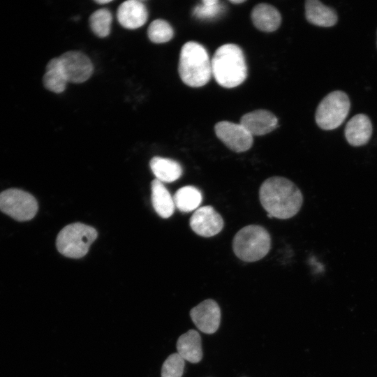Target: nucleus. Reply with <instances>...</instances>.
Segmentation results:
<instances>
[{"instance_id":"nucleus-10","label":"nucleus","mask_w":377,"mask_h":377,"mask_svg":"<svg viewBox=\"0 0 377 377\" xmlns=\"http://www.w3.org/2000/svg\"><path fill=\"white\" fill-rule=\"evenodd\" d=\"M189 223L194 232L205 237L217 235L224 226L222 216L209 205L200 207L195 210Z\"/></svg>"},{"instance_id":"nucleus-4","label":"nucleus","mask_w":377,"mask_h":377,"mask_svg":"<svg viewBox=\"0 0 377 377\" xmlns=\"http://www.w3.org/2000/svg\"><path fill=\"white\" fill-rule=\"evenodd\" d=\"M271 248V237L261 226L249 225L240 229L232 240L235 256L245 262H255L264 258Z\"/></svg>"},{"instance_id":"nucleus-13","label":"nucleus","mask_w":377,"mask_h":377,"mask_svg":"<svg viewBox=\"0 0 377 377\" xmlns=\"http://www.w3.org/2000/svg\"><path fill=\"white\" fill-rule=\"evenodd\" d=\"M148 13L145 5L140 1L128 0L120 4L117 17L124 28L135 29L147 22Z\"/></svg>"},{"instance_id":"nucleus-23","label":"nucleus","mask_w":377,"mask_h":377,"mask_svg":"<svg viewBox=\"0 0 377 377\" xmlns=\"http://www.w3.org/2000/svg\"><path fill=\"white\" fill-rule=\"evenodd\" d=\"M147 35L151 42L154 43H163L172 38L174 31L167 21L162 19H157L149 24Z\"/></svg>"},{"instance_id":"nucleus-20","label":"nucleus","mask_w":377,"mask_h":377,"mask_svg":"<svg viewBox=\"0 0 377 377\" xmlns=\"http://www.w3.org/2000/svg\"><path fill=\"white\" fill-rule=\"evenodd\" d=\"M43 82L44 87L52 92L59 94L65 90L68 80L58 57L51 59L47 64Z\"/></svg>"},{"instance_id":"nucleus-18","label":"nucleus","mask_w":377,"mask_h":377,"mask_svg":"<svg viewBox=\"0 0 377 377\" xmlns=\"http://www.w3.org/2000/svg\"><path fill=\"white\" fill-rule=\"evenodd\" d=\"M151 202L154 210L162 218H169L175 211L173 197L163 182L157 179L151 182Z\"/></svg>"},{"instance_id":"nucleus-9","label":"nucleus","mask_w":377,"mask_h":377,"mask_svg":"<svg viewBox=\"0 0 377 377\" xmlns=\"http://www.w3.org/2000/svg\"><path fill=\"white\" fill-rule=\"evenodd\" d=\"M68 82L82 83L87 80L94 70L89 58L79 51H68L58 57Z\"/></svg>"},{"instance_id":"nucleus-2","label":"nucleus","mask_w":377,"mask_h":377,"mask_svg":"<svg viewBox=\"0 0 377 377\" xmlns=\"http://www.w3.org/2000/svg\"><path fill=\"white\" fill-rule=\"evenodd\" d=\"M212 73L216 82L225 88L241 84L247 77V66L242 50L237 45L220 46L211 60Z\"/></svg>"},{"instance_id":"nucleus-24","label":"nucleus","mask_w":377,"mask_h":377,"mask_svg":"<svg viewBox=\"0 0 377 377\" xmlns=\"http://www.w3.org/2000/svg\"><path fill=\"white\" fill-rule=\"evenodd\" d=\"M185 367L184 360L177 353H172L164 361L161 377H182Z\"/></svg>"},{"instance_id":"nucleus-6","label":"nucleus","mask_w":377,"mask_h":377,"mask_svg":"<svg viewBox=\"0 0 377 377\" xmlns=\"http://www.w3.org/2000/svg\"><path fill=\"white\" fill-rule=\"evenodd\" d=\"M350 103L347 94L342 91L328 94L319 103L315 119L318 126L324 130L338 128L347 117Z\"/></svg>"},{"instance_id":"nucleus-16","label":"nucleus","mask_w":377,"mask_h":377,"mask_svg":"<svg viewBox=\"0 0 377 377\" xmlns=\"http://www.w3.org/2000/svg\"><path fill=\"white\" fill-rule=\"evenodd\" d=\"M251 17L253 25L265 32H272L281 24V16L278 10L267 3H259L252 10Z\"/></svg>"},{"instance_id":"nucleus-15","label":"nucleus","mask_w":377,"mask_h":377,"mask_svg":"<svg viewBox=\"0 0 377 377\" xmlns=\"http://www.w3.org/2000/svg\"><path fill=\"white\" fill-rule=\"evenodd\" d=\"M177 353L191 363H198L202 358V340L198 331L189 330L177 339Z\"/></svg>"},{"instance_id":"nucleus-25","label":"nucleus","mask_w":377,"mask_h":377,"mask_svg":"<svg viewBox=\"0 0 377 377\" xmlns=\"http://www.w3.org/2000/svg\"><path fill=\"white\" fill-rule=\"evenodd\" d=\"M202 5L196 6L193 15L199 18H209L216 16L221 10L217 0H204Z\"/></svg>"},{"instance_id":"nucleus-11","label":"nucleus","mask_w":377,"mask_h":377,"mask_svg":"<svg viewBox=\"0 0 377 377\" xmlns=\"http://www.w3.org/2000/svg\"><path fill=\"white\" fill-rule=\"evenodd\" d=\"M190 316L196 327L203 333L214 334L219 327L221 309L218 303L207 299L190 311Z\"/></svg>"},{"instance_id":"nucleus-17","label":"nucleus","mask_w":377,"mask_h":377,"mask_svg":"<svg viewBox=\"0 0 377 377\" xmlns=\"http://www.w3.org/2000/svg\"><path fill=\"white\" fill-rule=\"evenodd\" d=\"M305 15L309 22L320 27H330L337 22L336 11L318 0L305 2Z\"/></svg>"},{"instance_id":"nucleus-3","label":"nucleus","mask_w":377,"mask_h":377,"mask_svg":"<svg viewBox=\"0 0 377 377\" xmlns=\"http://www.w3.org/2000/svg\"><path fill=\"white\" fill-rule=\"evenodd\" d=\"M178 71L186 85L192 87L205 85L212 75L211 60L206 49L195 41L186 43L180 51Z\"/></svg>"},{"instance_id":"nucleus-27","label":"nucleus","mask_w":377,"mask_h":377,"mask_svg":"<svg viewBox=\"0 0 377 377\" xmlns=\"http://www.w3.org/2000/svg\"><path fill=\"white\" fill-rule=\"evenodd\" d=\"M229 1L235 4H238V3H244L245 1L244 0H230Z\"/></svg>"},{"instance_id":"nucleus-26","label":"nucleus","mask_w":377,"mask_h":377,"mask_svg":"<svg viewBox=\"0 0 377 377\" xmlns=\"http://www.w3.org/2000/svg\"><path fill=\"white\" fill-rule=\"evenodd\" d=\"M96 3H100V4H104V3H110L112 1L111 0H96L95 1Z\"/></svg>"},{"instance_id":"nucleus-21","label":"nucleus","mask_w":377,"mask_h":377,"mask_svg":"<svg viewBox=\"0 0 377 377\" xmlns=\"http://www.w3.org/2000/svg\"><path fill=\"white\" fill-rule=\"evenodd\" d=\"M175 207L181 212H189L200 206L202 196L199 189L193 186L179 188L173 196Z\"/></svg>"},{"instance_id":"nucleus-1","label":"nucleus","mask_w":377,"mask_h":377,"mask_svg":"<svg viewBox=\"0 0 377 377\" xmlns=\"http://www.w3.org/2000/svg\"><path fill=\"white\" fill-rule=\"evenodd\" d=\"M260 202L272 218L287 219L300 211L303 196L298 187L282 177H272L265 180L259 189Z\"/></svg>"},{"instance_id":"nucleus-14","label":"nucleus","mask_w":377,"mask_h":377,"mask_svg":"<svg viewBox=\"0 0 377 377\" xmlns=\"http://www.w3.org/2000/svg\"><path fill=\"white\" fill-rule=\"evenodd\" d=\"M345 137L352 146L365 145L369 140L372 133V124L369 118L364 114L353 116L345 128Z\"/></svg>"},{"instance_id":"nucleus-8","label":"nucleus","mask_w":377,"mask_h":377,"mask_svg":"<svg viewBox=\"0 0 377 377\" xmlns=\"http://www.w3.org/2000/svg\"><path fill=\"white\" fill-rule=\"evenodd\" d=\"M218 138L230 149L244 152L253 145V135L241 124L222 121L214 126Z\"/></svg>"},{"instance_id":"nucleus-7","label":"nucleus","mask_w":377,"mask_h":377,"mask_svg":"<svg viewBox=\"0 0 377 377\" xmlns=\"http://www.w3.org/2000/svg\"><path fill=\"white\" fill-rule=\"evenodd\" d=\"M38 209L36 199L27 191L12 188L0 193V210L15 221H29Z\"/></svg>"},{"instance_id":"nucleus-12","label":"nucleus","mask_w":377,"mask_h":377,"mask_svg":"<svg viewBox=\"0 0 377 377\" xmlns=\"http://www.w3.org/2000/svg\"><path fill=\"white\" fill-rule=\"evenodd\" d=\"M239 124L253 136H259L274 131L278 126V119L270 111L257 110L243 115Z\"/></svg>"},{"instance_id":"nucleus-19","label":"nucleus","mask_w":377,"mask_h":377,"mask_svg":"<svg viewBox=\"0 0 377 377\" xmlns=\"http://www.w3.org/2000/svg\"><path fill=\"white\" fill-rule=\"evenodd\" d=\"M149 165L156 179L161 182H173L182 175L181 165L170 158L156 156L151 159Z\"/></svg>"},{"instance_id":"nucleus-22","label":"nucleus","mask_w":377,"mask_h":377,"mask_svg":"<svg viewBox=\"0 0 377 377\" xmlns=\"http://www.w3.org/2000/svg\"><path fill=\"white\" fill-rule=\"evenodd\" d=\"M112 14L106 8L94 12L89 17V25L92 31L98 37L107 36L110 31Z\"/></svg>"},{"instance_id":"nucleus-5","label":"nucleus","mask_w":377,"mask_h":377,"mask_svg":"<svg viewBox=\"0 0 377 377\" xmlns=\"http://www.w3.org/2000/svg\"><path fill=\"white\" fill-rule=\"evenodd\" d=\"M97 237L96 230L82 223L64 227L58 234L56 246L58 251L68 258H80L85 256Z\"/></svg>"}]
</instances>
